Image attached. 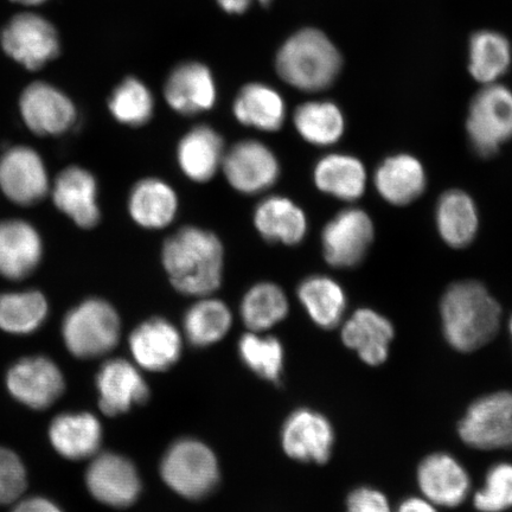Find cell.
Returning a JSON list of instances; mask_svg holds the SVG:
<instances>
[{"instance_id": "obj_42", "label": "cell", "mask_w": 512, "mask_h": 512, "mask_svg": "<svg viewBox=\"0 0 512 512\" xmlns=\"http://www.w3.org/2000/svg\"><path fill=\"white\" fill-rule=\"evenodd\" d=\"M12 512H62L59 507L47 498L34 497L18 503Z\"/></svg>"}, {"instance_id": "obj_23", "label": "cell", "mask_w": 512, "mask_h": 512, "mask_svg": "<svg viewBox=\"0 0 512 512\" xmlns=\"http://www.w3.org/2000/svg\"><path fill=\"white\" fill-rule=\"evenodd\" d=\"M313 182L323 194L344 202L360 200L367 191L368 172L361 159L348 153H329L313 169Z\"/></svg>"}, {"instance_id": "obj_27", "label": "cell", "mask_w": 512, "mask_h": 512, "mask_svg": "<svg viewBox=\"0 0 512 512\" xmlns=\"http://www.w3.org/2000/svg\"><path fill=\"white\" fill-rule=\"evenodd\" d=\"M130 345L134 358L145 369L162 371L177 362L182 342L174 325L163 318H152L132 332Z\"/></svg>"}, {"instance_id": "obj_41", "label": "cell", "mask_w": 512, "mask_h": 512, "mask_svg": "<svg viewBox=\"0 0 512 512\" xmlns=\"http://www.w3.org/2000/svg\"><path fill=\"white\" fill-rule=\"evenodd\" d=\"M347 512H390L389 503L382 492L360 488L352 491L347 502Z\"/></svg>"}, {"instance_id": "obj_16", "label": "cell", "mask_w": 512, "mask_h": 512, "mask_svg": "<svg viewBox=\"0 0 512 512\" xmlns=\"http://www.w3.org/2000/svg\"><path fill=\"white\" fill-rule=\"evenodd\" d=\"M373 179L377 194L395 207L419 200L427 188L425 166L409 153H396L383 159Z\"/></svg>"}, {"instance_id": "obj_24", "label": "cell", "mask_w": 512, "mask_h": 512, "mask_svg": "<svg viewBox=\"0 0 512 512\" xmlns=\"http://www.w3.org/2000/svg\"><path fill=\"white\" fill-rule=\"evenodd\" d=\"M176 156L179 169L190 181L207 183L222 166L221 134L208 125L196 126L179 140Z\"/></svg>"}, {"instance_id": "obj_20", "label": "cell", "mask_w": 512, "mask_h": 512, "mask_svg": "<svg viewBox=\"0 0 512 512\" xmlns=\"http://www.w3.org/2000/svg\"><path fill=\"white\" fill-rule=\"evenodd\" d=\"M253 222L258 233L268 242L297 246L309 230L305 211L285 196H270L255 207Z\"/></svg>"}, {"instance_id": "obj_14", "label": "cell", "mask_w": 512, "mask_h": 512, "mask_svg": "<svg viewBox=\"0 0 512 512\" xmlns=\"http://www.w3.org/2000/svg\"><path fill=\"white\" fill-rule=\"evenodd\" d=\"M86 482L99 502L124 508L136 502L140 482L136 467L126 458L105 453L88 467Z\"/></svg>"}, {"instance_id": "obj_26", "label": "cell", "mask_w": 512, "mask_h": 512, "mask_svg": "<svg viewBox=\"0 0 512 512\" xmlns=\"http://www.w3.org/2000/svg\"><path fill=\"white\" fill-rule=\"evenodd\" d=\"M435 226L448 247H469L477 238L479 213L475 200L460 189H451L439 197L435 206Z\"/></svg>"}, {"instance_id": "obj_46", "label": "cell", "mask_w": 512, "mask_h": 512, "mask_svg": "<svg viewBox=\"0 0 512 512\" xmlns=\"http://www.w3.org/2000/svg\"><path fill=\"white\" fill-rule=\"evenodd\" d=\"M509 332H510V335H511V338H512V316L509 320Z\"/></svg>"}, {"instance_id": "obj_5", "label": "cell", "mask_w": 512, "mask_h": 512, "mask_svg": "<svg viewBox=\"0 0 512 512\" xmlns=\"http://www.w3.org/2000/svg\"><path fill=\"white\" fill-rule=\"evenodd\" d=\"M62 334L64 343L74 356L92 358L104 355L119 342L120 318L105 300L88 299L68 313Z\"/></svg>"}, {"instance_id": "obj_40", "label": "cell", "mask_w": 512, "mask_h": 512, "mask_svg": "<svg viewBox=\"0 0 512 512\" xmlns=\"http://www.w3.org/2000/svg\"><path fill=\"white\" fill-rule=\"evenodd\" d=\"M27 471L17 454L0 447V505L17 501L27 489Z\"/></svg>"}, {"instance_id": "obj_12", "label": "cell", "mask_w": 512, "mask_h": 512, "mask_svg": "<svg viewBox=\"0 0 512 512\" xmlns=\"http://www.w3.org/2000/svg\"><path fill=\"white\" fill-rule=\"evenodd\" d=\"M0 188L22 206L41 201L48 191V176L40 156L29 147L17 146L0 158Z\"/></svg>"}, {"instance_id": "obj_13", "label": "cell", "mask_w": 512, "mask_h": 512, "mask_svg": "<svg viewBox=\"0 0 512 512\" xmlns=\"http://www.w3.org/2000/svg\"><path fill=\"white\" fill-rule=\"evenodd\" d=\"M25 124L40 136H57L75 124L76 110L72 101L48 83H32L21 98Z\"/></svg>"}, {"instance_id": "obj_38", "label": "cell", "mask_w": 512, "mask_h": 512, "mask_svg": "<svg viewBox=\"0 0 512 512\" xmlns=\"http://www.w3.org/2000/svg\"><path fill=\"white\" fill-rule=\"evenodd\" d=\"M240 356L262 379L278 382L283 371V347L277 338L246 334L240 339Z\"/></svg>"}, {"instance_id": "obj_18", "label": "cell", "mask_w": 512, "mask_h": 512, "mask_svg": "<svg viewBox=\"0 0 512 512\" xmlns=\"http://www.w3.org/2000/svg\"><path fill=\"white\" fill-rule=\"evenodd\" d=\"M56 207L83 229H91L101 219L98 182L86 169L72 166L57 177L53 190Z\"/></svg>"}, {"instance_id": "obj_17", "label": "cell", "mask_w": 512, "mask_h": 512, "mask_svg": "<svg viewBox=\"0 0 512 512\" xmlns=\"http://www.w3.org/2000/svg\"><path fill=\"white\" fill-rule=\"evenodd\" d=\"M165 100L175 112L196 115L216 104V85L210 70L202 63H183L166 80Z\"/></svg>"}, {"instance_id": "obj_32", "label": "cell", "mask_w": 512, "mask_h": 512, "mask_svg": "<svg viewBox=\"0 0 512 512\" xmlns=\"http://www.w3.org/2000/svg\"><path fill=\"white\" fill-rule=\"evenodd\" d=\"M293 125L306 143L328 147L342 139L347 121L335 102L313 100L297 107L293 115Z\"/></svg>"}, {"instance_id": "obj_10", "label": "cell", "mask_w": 512, "mask_h": 512, "mask_svg": "<svg viewBox=\"0 0 512 512\" xmlns=\"http://www.w3.org/2000/svg\"><path fill=\"white\" fill-rule=\"evenodd\" d=\"M3 48L25 68L40 69L59 54V36L46 19L32 14L15 17L3 31Z\"/></svg>"}, {"instance_id": "obj_6", "label": "cell", "mask_w": 512, "mask_h": 512, "mask_svg": "<svg viewBox=\"0 0 512 512\" xmlns=\"http://www.w3.org/2000/svg\"><path fill=\"white\" fill-rule=\"evenodd\" d=\"M375 239L373 219L361 208L339 211L325 224L322 251L326 262L338 270H350L366 259Z\"/></svg>"}, {"instance_id": "obj_2", "label": "cell", "mask_w": 512, "mask_h": 512, "mask_svg": "<svg viewBox=\"0 0 512 512\" xmlns=\"http://www.w3.org/2000/svg\"><path fill=\"white\" fill-rule=\"evenodd\" d=\"M440 316L448 344L460 352H472L496 337L502 309L482 283L460 280L441 298Z\"/></svg>"}, {"instance_id": "obj_47", "label": "cell", "mask_w": 512, "mask_h": 512, "mask_svg": "<svg viewBox=\"0 0 512 512\" xmlns=\"http://www.w3.org/2000/svg\"><path fill=\"white\" fill-rule=\"evenodd\" d=\"M259 2L262 4V5H267L268 3L271 2V0H259Z\"/></svg>"}, {"instance_id": "obj_39", "label": "cell", "mask_w": 512, "mask_h": 512, "mask_svg": "<svg viewBox=\"0 0 512 512\" xmlns=\"http://www.w3.org/2000/svg\"><path fill=\"white\" fill-rule=\"evenodd\" d=\"M475 507L482 512H502L512 507V465L492 466L482 490L475 497Z\"/></svg>"}, {"instance_id": "obj_8", "label": "cell", "mask_w": 512, "mask_h": 512, "mask_svg": "<svg viewBox=\"0 0 512 512\" xmlns=\"http://www.w3.org/2000/svg\"><path fill=\"white\" fill-rule=\"evenodd\" d=\"M458 432L465 444L478 450L512 447V393H492L473 402Z\"/></svg>"}, {"instance_id": "obj_7", "label": "cell", "mask_w": 512, "mask_h": 512, "mask_svg": "<svg viewBox=\"0 0 512 512\" xmlns=\"http://www.w3.org/2000/svg\"><path fill=\"white\" fill-rule=\"evenodd\" d=\"M162 475L177 494L197 499L214 490L219 482V467L206 445L195 440H182L165 454Z\"/></svg>"}, {"instance_id": "obj_36", "label": "cell", "mask_w": 512, "mask_h": 512, "mask_svg": "<svg viewBox=\"0 0 512 512\" xmlns=\"http://www.w3.org/2000/svg\"><path fill=\"white\" fill-rule=\"evenodd\" d=\"M232 312L219 299H203L191 306L184 317V330L197 347L219 342L232 326Z\"/></svg>"}, {"instance_id": "obj_43", "label": "cell", "mask_w": 512, "mask_h": 512, "mask_svg": "<svg viewBox=\"0 0 512 512\" xmlns=\"http://www.w3.org/2000/svg\"><path fill=\"white\" fill-rule=\"evenodd\" d=\"M396 512H437L431 502L421 498H409Z\"/></svg>"}, {"instance_id": "obj_34", "label": "cell", "mask_w": 512, "mask_h": 512, "mask_svg": "<svg viewBox=\"0 0 512 512\" xmlns=\"http://www.w3.org/2000/svg\"><path fill=\"white\" fill-rule=\"evenodd\" d=\"M288 313L286 293L274 283H259L249 288L241 303V317L247 328L264 331L283 320Z\"/></svg>"}, {"instance_id": "obj_31", "label": "cell", "mask_w": 512, "mask_h": 512, "mask_svg": "<svg viewBox=\"0 0 512 512\" xmlns=\"http://www.w3.org/2000/svg\"><path fill=\"white\" fill-rule=\"evenodd\" d=\"M298 298L320 328H336L347 310L348 299L341 284L328 275L315 274L298 286Z\"/></svg>"}, {"instance_id": "obj_28", "label": "cell", "mask_w": 512, "mask_h": 512, "mask_svg": "<svg viewBox=\"0 0 512 512\" xmlns=\"http://www.w3.org/2000/svg\"><path fill=\"white\" fill-rule=\"evenodd\" d=\"M42 242L29 223L18 220L0 223V274L23 279L40 264Z\"/></svg>"}, {"instance_id": "obj_30", "label": "cell", "mask_w": 512, "mask_h": 512, "mask_svg": "<svg viewBox=\"0 0 512 512\" xmlns=\"http://www.w3.org/2000/svg\"><path fill=\"white\" fill-rule=\"evenodd\" d=\"M233 114L243 126L264 132H277L286 119V104L275 89L262 83H249L236 96Z\"/></svg>"}, {"instance_id": "obj_9", "label": "cell", "mask_w": 512, "mask_h": 512, "mask_svg": "<svg viewBox=\"0 0 512 512\" xmlns=\"http://www.w3.org/2000/svg\"><path fill=\"white\" fill-rule=\"evenodd\" d=\"M221 169L230 187L243 195L271 189L280 177L275 153L259 140H241L224 153Z\"/></svg>"}, {"instance_id": "obj_21", "label": "cell", "mask_w": 512, "mask_h": 512, "mask_svg": "<svg viewBox=\"0 0 512 512\" xmlns=\"http://www.w3.org/2000/svg\"><path fill=\"white\" fill-rule=\"evenodd\" d=\"M394 332L393 324L381 313L360 309L352 313L343 325L342 339L363 362L369 366H380L388 358Z\"/></svg>"}, {"instance_id": "obj_33", "label": "cell", "mask_w": 512, "mask_h": 512, "mask_svg": "<svg viewBox=\"0 0 512 512\" xmlns=\"http://www.w3.org/2000/svg\"><path fill=\"white\" fill-rule=\"evenodd\" d=\"M512 61L508 38L491 30L473 34L469 43V72L482 85L498 82L507 74Z\"/></svg>"}, {"instance_id": "obj_3", "label": "cell", "mask_w": 512, "mask_h": 512, "mask_svg": "<svg viewBox=\"0 0 512 512\" xmlns=\"http://www.w3.org/2000/svg\"><path fill=\"white\" fill-rule=\"evenodd\" d=\"M343 59L329 37L317 29H304L288 38L277 56L281 79L303 92H322L334 85Z\"/></svg>"}, {"instance_id": "obj_11", "label": "cell", "mask_w": 512, "mask_h": 512, "mask_svg": "<svg viewBox=\"0 0 512 512\" xmlns=\"http://www.w3.org/2000/svg\"><path fill=\"white\" fill-rule=\"evenodd\" d=\"M6 387L16 400L32 409H46L60 398L64 379L59 367L46 357L18 361L6 375Z\"/></svg>"}, {"instance_id": "obj_35", "label": "cell", "mask_w": 512, "mask_h": 512, "mask_svg": "<svg viewBox=\"0 0 512 512\" xmlns=\"http://www.w3.org/2000/svg\"><path fill=\"white\" fill-rule=\"evenodd\" d=\"M48 303L37 291L6 293L0 296V329L15 335H28L46 320Z\"/></svg>"}, {"instance_id": "obj_4", "label": "cell", "mask_w": 512, "mask_h": 512, "mask_svg": "<svg viewBox=\"0 0 512 512\" xmlns=\"http://www.w3.org/2000/svg\"><path fill=\"white\" fill-rule=\"evenodd\" d=\"M467 139L482 158L497 155L512 139V91L499 83L484 85L473 96L466 118Z\"/></svg>"}, {"instance_id": "obj_25", "label": "cell", "mask_w": 512, "mask_h": 512, "mask_svg": "<svg viewBox=\"0 0 512 512\" xmlns=\"http://www.w3.org/2000/svg\"><path fill=\"white\" fill-rule=\"evenodd\" d=\"M178 196L163 179L149 177L133 185L128 195L127 209L131 219L145 229H164L178 213Z\"/></svg>"}, {"instance_id": "obj_22", "label": "cell", "mask_w": 512, "mask_h": 512, "mask_svg": "<svg viewBox=\"0 0 512 512\" xmlns=\"http://www.w3.org/2000/svg\"><path fill=\"white\" fill-rule=\"evenodd\" d=\"M100 393V408L114 416L130 411L133 405H142L149 399V388L132 364L113 360L102 366L96 379Z\"/></svg>"}, {"instance_id": "obj_29", "label": "cell", "mask_w": 512, "mask_h": 512, "mask_svg": "<svg viewBox=\"0 0 512 512\" xmlns=\"http://www.w3.org/2000/svg\"><path fill=\"white\" fill-rule=\"evenodd\" d=\"M49 438L62 457L80 460L99 450L102 431L100 422L92 414L66 413L51 422Z\"/></svg>"}, {"instance_id": "obj_15", "label": "cell", "mask_w": 512, "mask_h": 512, "mask_svg": "<svg viewBox=\"0 0 512 512\" xmlns=\"http://www.w3.org/2000/svg\"><path fill=\"white\" fill-rule=\"evenodd\" d=\"M330 422L310 409H299L287 419L283 430L285 452L299 462L324 464L334 447Z\"/></svg>"}, {"instance_id": "obj_1", "label": "cell", "mask_w": 512, "mask_h": 512, "mask_svg": "<svg viewBox=\"0 0 512 512\" xmlns=\"http://www.w3.org/2000/svg\"><path fill=\"white\" fill-rule=\"evenodd\" d=\"M162 261L172 286L185 296L207 297L219 290L224 271V247L210 230L178 229L165 240Z\"/></svg>"}, {"instance_id": "obj_45", "label": "cell", "mask_w": 512, "mask_h": 512, "mask_svg": "<svg viewBox=\"0 0 512 512\" xmlns=\"http://www.w3.org/2000/svg\"><path fill=\"white\" fill-rule=\"evenodd\" d=\"M14 2L23 5H37L46 2V0H14Z\"/></svg>"}, {"instance_id": "obj_44", "label": "cell", "mask_w": 512, "mask_h": 512, "mask_svg": "<svg viewBox=\"0 0 512 512\" xmlns=\"http://www.w3.org/2000/svg\"><path fill=\"white\" fill-rule=\"evenodd\" d=\"M217 2L229 14H243L251 5L252 0H217Z\"/></svg>"}, {"instance_id": "obj_19", "label": "cell", "mask_w": 512, "mask_h": 512, "mask_svg": "<svg viewBox=\"0 0 512 512\" xmlns=\"http://www.w3.org/2000/svg\"><path fill=\"white\" fill-rule=\"evenodd\" d=\"M418 482L428 502L450 508L464 502L471 485L464 467L446 453L432 454L420 464Z\"/></svg>"}, {"instance_id": "obj_37", "label": "cell", "mask_w": 512, "mask_h": 512, "mask_svg": "<svg viewBox=\"0 0 512 512\" xmlns=\"http://www.w3.org/2000/svg\"><path fill=\"white\" fill-rule=\"evenodd\" d=\"M108 107L118 123L140 127L152 119L155 113V99L142 81L127 78L114 89Z\"/></svg>"}]
</instances>
